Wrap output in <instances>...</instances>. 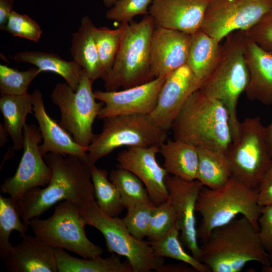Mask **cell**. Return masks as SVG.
Segmentation results:
<instances>
[{
	"label": "cell",
	"mask_w": 272,
	"mask_h": 272,
	"mask_svg": "<svg viewBox=\"0 0 272 272\" xmlns=\"http://www.w3.org/2000/svg\"><path fill=\"white\" fill-rule=\"evenodd\" d=\"M244 33L260 47L272 53V9Z\"/></svg>",
	"instance_id": "ab89813d"
},
{
	"label": "cell",
	"mask_w": 272,
	"mask_h": 272,
	"mask_svg": "<svg viewBox=\"0 0 272 272\" xmlns=\"http://www.w3.org/2000/svg\"><path fill=\"white\" fill-rule=\"evenodd\" d=\"M243 52L249 74L245 90L251 101L272 104V53L267 51L244 33Z\"/></svg>",
	"instance_id": "44dd1931"
},
{
	"label": "cell",
	"mask_w": 272,
	"mask_h": 272,
	"mask_svg": "<svg viewBox=\"0 0 272 272\" xmlns=\"http://www.w3.org/2000/svg\"><path fill=\"white\" fill-rule=\"evenodd\" d=\"M108 172L92 165L91 178L96 203L106 215L117 217L124 208L120 194L115 184L108 178Z\"/></svg>",
	"instance_id": "4dcf8cb0"
},
{
	"label": "cell",
	"mask_w": 272,
	"mask_h": 272,
	"mask_svg": "<svg viewBox=\"0 0 272 272\" xmlns=\"http://www.w3.org/2000/svg\"><path fill=\"white\" fill-rule=\"evenodd\" d=\"M164 158L163 167L168 174L192 180L196 179L198 162L197 148L185 142L168 140L159 147Z\"/></svg>",
	"instance_id": "cb8c5ba5"
},
{
	"label": "cell",
	"mask_w": 272,
	"mask_h": 272,
	"mask_svg": "<svg viewBox=\"0 0 272 272\" xmlns=\"http://www.w3.org/2000/svg\"><path fill=\"white\" fill-rule=\"evenodd\" d=\"M79 209L87 225L94 227L104 236L107 250L124 256L133 272L161 271L164 266V258L154 254L149 242L132 236L122 218L104 214L99 208L95 197L86 200Z\"/></svg>",
	"instance_id": "ba28073f"
},
{
	"label": "cell",
	"mask_w": 272,
	"mask_h": 272,
	"mask_svg": "<svg viewBox=\"0 0 272 272\" xmlns=\"http://www.w3.org/2000/svg\"><path fill=\"white\" fill-rule=\"evenodd\" d=\"M153 202L140 203L127 208L122 218L128 232L134 237L143 240L148 236L151 220L156 209Z\"/></svg>",
	"instance_id": "d590c367"
},
{
	"label": "cell",
	"mask_w": 272,
	"mask_h": 272,
	"mask_svg": "<svg viewBox=\"0 0 272 272\" xmlns=\"http://www.w3.org/2000/svg\"><path fill=\"white\" fill-rule=\"evenodd\" d=\"M4 260L9 272H57L54 248L34 235H25Z\"/></svg>",
	"instance_id": "7402d4cb"
},
{
	"label": "cell",
	"mask_w": 272,
	"mask_h": 272,
	"mask_svg": "<svg viewBox=\"0 0 272 272\" xmlns=\"http://www.w3.org/2000/svg\"><path fill=\"white\" fill-rule=\"evenodd\" d=\"M175 210L169 200L157 205L151 220L148 238L149 241L157 240L164 236L176 224Z\"/></svg>",
	"instance_id": "8d00e7d4"
},
{
	"label": "cell",
	"mask_w": 272,
	"mask_h": 272,
	"mask_svg": "<svg viewBox=\"0 0 272 272\" xmlns=\"http://www.w3.org/2000/svg\"><path fill=\"white\" fill-rule=\"evenodd\" d=\"M125 23L114 29L96 27L94 38L104 79L111 70L118 51Z\"/></svg>",
	"instance_id": "836d02e7"
},
{
	"label": "cell",
	"mask_w": 272,
	"mask_h": 272,
	"mask_svg": "<svg viewBox=\"0 0 272 272\" xmlns=\"http://www.w3.org/2000/svg\"><path fill=\"white\" fill-rule=\"evenodd\" d=\"M42 140L38 127L32 124L25 125L23 155L15 174L5 179L1 185V192L18 201L30 189L49 183L51 170L40 151Z\"/></svg>",
	"instance_id": "4fadbf2b"
},
{
	"label": "cell",
	"mask_w": 272,
	"mask_h": 272,
	"mask_svg": "<svg viewBox=\"0 0 272 272\" xmlns=\"http://www.w3.org/2000/svg\"><path fill=\"white\" fill-rule=\"evenodd\" d=\"M57 272H133L126 260L122 262L115 253L106 258L74 257L63 249L54 248Z\"/></svg>",
	"instance_id": "83f0119b"
},
{
	"label": "cell",
	"mask_w": 272,
	"mask_h": 272,
	"mask_svg": "<svg viewBox=\"0 0 272 272\" xmlns=\"http://www.w3.org/2000/svg\"><path fill=\"white\" fill-rule=\"evenodd\" d=\"M190 35L156 26L150 46L151 73L154 78L165 77L186 64Z\"/></svg>",
	"instance_id": "ac0fdd59"
},
{
	"label": "cell",
	"mask_w": 272,
	"mask_h": 272,
	"mask_svg": "<svg viewBox=\"0 0 272 272\" xmlns=\"http://www.w3.org/2000/svg\"><path fill=\"white\" fill-rule=\"evenodd\" d=\"M93 83L83 71L76 90L66 82L58 83L50 94L52 102L60 110V124L79 145L87 148L95 135L94 121L104 105L96 101Z\"/></svg>",
	"instance_id": "8fae6325"
},
{
	"label": "cell",
	"mask_w": 272,
	"mask_h": 272,
	"mask_svg": "<svg viewBox=\"0 0 272 272\" xmlns=\"http://www.w3.org/2000/svg\"><path fill=\"white\" fill-rule=\"evenodd\" d=\"M257 189L259 205L262 207L272 204V165L263 175Z\"/></svg>",
	"instance_id": "b9f144b4"
},
{
	"label": "cell",
	"mask_w": 272,
	"mask_h": 272,
	"mask_svg": "<svg viewBox=\"0 0 272 272\" xmlns=\"http://www.w3.org/2000/svg\"><path fill=\"white\" fill-rule=\"evenodd\" d=\"M179 229L176 224L159 239L149 241L154 254L158 257L183 262L199 272H210L205 264L184 250L179 239Z\"/></svg>",
	"instance_id": "1f68e13d"
},
{
	"label": "cell",
	"mask_w": 272,
	"mask_h": 272,
	"mask_svg": "<svg viewBox=\"0 0 272 272\" xmlns=\"http://www.w3.org/2000/svg\"><path fill=\"white\" fill-rule=\"evenodd\" d=\"M257 191L233 175L219 188L204 186L196 205V212L201 216L197 229L198 239L206 240L213 229L228 223L238 215L246 218L258 231L262 207L258 203Z\"/></svg>",
	"instance_id": "277c9868"
},
{
	"label": "cell",
	"mask_w": 272,
	"mask_h": 272,
	"mask_svg": "<svg viewBox=\"0 0 272 272\" xmlns=\"http://www.w3.org/2000/svg\"><path fill=\"white\" fill-rule=\"evenodd\" d=\"M34 235L54 248L72 251L85 258L101 256L103 250L91 242L85 232L86 222L79 208L64 200L55 206L51 216L28 221Z\"/></svg>",
	"instance_id": "9c48e42d"
},
{
	"label": "cell",
	"mask_w": 272,
	"mask_h": 272,
	"mask_svg": "<svg viewBox=\"0 0 272 272\" xmlns=\"http://www.w3.org/2000/svg\"><path fill=\"white\" fill-rule=\"evenodd\" d=\"M271 9L272 0H210L200 29L221 42L250 28Z\"/></svg>",
	"instance_id": "7c38bea8"
},
{
	"label": "cell",
	"mask_w": 272,
	"mask_h": 272,
	"mask_svg": "<svg viewBox=\"0 0 272 272\" xmlns=\"http://www.w3.org/2000/svg\"><path fill=\"white\" fill-rule=\"evenodd\" d=\"M96 27L88 16L83 17L78 31L72 35L71 47L73 60L93 82L104 78L94 38Z\"/></svg>",
	"instance_id": "603a6c76"
},
{
	"label": "cell",
	"mask_w": 272,
	"mask_h": 272,
	"mask_svg": "<svg viewBox=\"0 0 272 272\" xmlns=\"http://www.w3.org/2000/svg\"><path fill=\"white\" fill-rule=\"evenodd\" d=\"M13 0H0V29L6 30L9 19L14 11Z\"/></svg>",
	"instance_id": "7bdbcfd3"
},
{
	"label": "cell",
	"mask_w": 272,
	"mask_h": 272,
	"mask_svg": "<svg viewBox=\"0 0 272 272\" xmlns=\"http://www.w3.org/2000/svg\"><path fill=\"white\" fill-rule=\"evenodd\" d=\"M261 271L272 272V265H262Z\"/></svg>",
	"instance_id": "7dc6e473"
},
{
	"label": "cell",
	"mask_w": 272,
	"mask_h": 272,
	"mask_svg": "<svg viewBox=\"0 0 272 272\" xmlns=\"http://www.w3.org/2000/svg\"><path fill=\"white\" fill-rule=\"evenodd\" d=\"M202 242L199 260L212 272H239L251 261L270 265L258 231L244 216L215 228Z\"/></svg>",
	"instance_id": "7a4b0ae2"
},
{
	"label": "cell",
	"mask_w": 272,
	"mask_h": 272,
	"mask_svg": "<svg viewBox=\"0 0 272 272\" xmlns=\"http://www.w3.org/2000/svg\"><path fill=\"white\" fill-rule=\"evenodd\" d=\"M153 0H117L107 11V19L130 23L136 16L148 15Z\"/></svg>",
	"instance_id": "74e56055"
},
{
	"label": "cell",
	"mask_w": 272,
	"mask_h": 272,
	"mask_svg": "<svg viewBox=\"0 0 272 272\" xmlns=\"http://www.w3.org/2000/svg\"><path fill=\"white\" fill-rule=\"evenodd\" d=\"M171 129L175 140L225 153L232 139L227 108L199 89L187 99Z\"/></svg>",
	"instance_id": "3957f363"
},
{
	"label": "cell",
	"mask_w": 272,
	"mask_h": 272,
	"mask_svg": "<svg viewBox=\"0 0 272 272\" xmlns=\"http://www.w3.org/2000/svg\"><path fill=\"white\" fill-rule=\"evenodd\" d=\"M225 38L218 62L210 75L201 82L199 90L225 105L233 139L238 133L240 124L238 102L247 88L249 74L243 52L244 31L231 33Z\"/></svg>",
	"instance_id": "5b68a950"
},
{
	"label": "cell",
	"mask_w": 272,
	"mask_h": 272,
	"mask_svg": "<svg viewBox=\"0 0 272 272\" xmlns=\"http://www.w3.org/2000/svg\"><path fill=\"white\" fill-rule=\"evenodd\" d=\"M220 43L201 29L190 35L186 64L201 82L218 62L221 50Z\"/></svg>",
	"instance_id": "484cf974"
},
{
	"label": "cell",
	"mask_w": 272,
	"mask_h": 272,
	"mask_svg": "<svg viewBox=\"0 0 272 272\" xmlns=\"http://www.w3.org/2000/svg\"><path fill=\"white\" fill-rule=\"evenodd\" d=\"M109 179L117 188L124 208L153 202L142 181L132 172L118 167L110 171Z\"/></svg>",
	"instance_id": "d6a6232c"
},
{
	"label": "cell",
	"mask_w": 272,
	"mask_h": 272,
	"mask_svg": "<svg viewBox=\"0 0 272 272\" xmlns=\"http://www.w3.org/2000/svg\"><path fill=\"white\" fill-rule=\"evenodd\" d=\"M41 72L37 67L20 71L1 64V95H20L27 93V90L30 83Z\"/></svg>",
	"instance_id": "e575fe53"
},
{
	"label": "cell",
	"mask_w": 272,
	"mask_h": 272,
	"mask_svg": "<svg viewBox=\"0 0 272 272\" xmlns=\"http://www.w3.org/2000/svg\"><path fill=\"white\" fill-rule=\"evenodd\" d=\"M167 76L120 91L96 90L97 100L103 102L98 118L127 114H150L154 110Z\"/></svg>",
	"instance_id": "9a60e30c"
},
{
	"label": "cell",
	"mask_w": 272,
	"mask_h": 272,
	"mask_svg": "<svg viewBox=\"0 0 272 272\" xmlns=\"http://www.w3.org/2000/svg\"><path fill=\"white\" fill-rule=\"evenodd\" d=\"M6 31L15 37L37 42L42 35L39 24L26 15L14 11L7 23Z\"/></svg>",
	"instance_id": "f35d334b"
},
{
	"label": "cell",
	"mask_w": 272,
	"mask_h": 272,
	"mask_svg": "<svg viewBox=\"0 0 272 272\" xmlns=\"http://www.w3.org/2000/svg\"><path fill=\"white\" fill-rule=\"evenodd\" d=\"M44 158L51 170L49 183L44 188L30 189L17 201L22 219L27 223L59 201H69L80 208L86 200L95 197L92 165L73 156L50 153Z\"/></svg>",
	"instance_id": "6da1fadb"
},
{
	"label": "cell",
	"mask_w": 272,
	"mask_h": 272,
	"mask_svg": "<svg viewBox=\"0 0 272 272\" xmlns=\"http://www.w3.org/2000/svg\"><path fill=\"white\" fill-rule=\"evenodd\" d=\"M258 226L259 239L265 249L268 252L272 249V204L262 206Z\"/></svg>",
	"instance_id": "60d3db41"
},
{
	"label": "cell",
	"mask_w": 272,
	"mask_h": 272,
	"mask_svg": "<svg viewBox=\"0 0 272 272\" xmlns=\"http://www.w3.org/2000/svg\"><path fill=\"white\" fill-rule=\"evenodd\" d=\"M103 120L101 131L88 147L91 165L120 147L160 146L167 138L168 131L158 126L150 114L120 115Z\"/></svg>",
	"instance_id": "52a82bcc"
},
{
	"label": "cell",
	"mask_w": 272,
	"mask_h": 272,
	"mask_svg": "<svg viewBox=\"0 0 272 272\" xmlns=\"http://www.w3.org/2000/svg\"><path fill=\"white\" fill-rule=\"evenodd\" d=\"M117 0H102L105 6L107 8H111Z\"/></svg>",
	"instance_id": "bcb514c9"
},
{
	"label": "cell",
	"mask_w": 272,
	"mask_h": 272,
	"mask_svg": "<svg viewBox=\"0 0 272 272\" xmlns=\"http://www.w3.org/2000/svg\"><path fill=\"white\" fill-rule=\"evenodd\" d=\"M201 84L186 64L169 74L150 114L154 122L168 131L187 99Z\"/></svg>",
	"instance_id": "2e32d148"
},
{
	"label": "cell",
	"mask_w": 272,
	"mask_h": 272,
	"mask_svg": "<svg viewBox=\"0 0 272 272\" xmlns=\"http://www.w3.org/2000/svg\"><path fill=\"white\" fill-rule=\"evenodd\" d=\"M265 139L268 150L272 157V121L266 127Z\"/></svg>",
	"instance_id": "ee69618b"
},
{
	"label": "cell",
	"mask_w": 272,
	"mask_h": 272,
	"mask_svg": "<svg viewBox=\"0 0 272 272\" xmlns=\"http://www.w3.org/2000/svg\"><path fill=\"white\" fill-rule=\"evenodd\" d=\"M168 200L173 206L177 216L176 225L182 241L191 254L199 260L195 213L199 194L203 184L198 180H187L173 175L166 176Z\"/></svg>",
	"instance_id": "5bb4252c"
},
{
	"label": "cell",
	"mask_w": 272,
	"mask_h": 272,
	"mask_svg": "<svg viewBox=\"0 0 272 272\" xmlns=\"http://www.w3.org/2000/svg\"><path fill=\"white\" fill-rule=\"evenodd\" d=\"M21 219L17 201L11 197L1 195L0 256L3 260L7 257L14 247L10 241L12 231L18 232L21 238L27 234L30 226Z\"/></svg>",
	"instance_id": "f546056e"
},
{
	"label": "cell",
	"mask_w": 272,
	"mask_h": 272,
	"mask_svg": "<svg viewBox=\"0 0 272 272\" xmlns=\"http://www.w3.org/2000/svg\"><path fill=\"white\" fill-rule=\"evenodd\" d=\"M33 113L43 142L40 151L43 157L48 153L73 156L87 162V149L79 145L72 135L47 113L43 96L37 89L33 93Z\"/></svg>",
	"instance_id": "ffe728a7"
},
{
	"label": "cell",
	"mask_w": 272,
	"mask_h": 272,
	"mask_svg": "<svg viewBox=\"0 0 272 272\" xmlns=\"http://www.w3.org/2000/svg\"><path fill=\"white\" fill-rule=\"evenodd\" d=\"M265 129L259 116L246 118L240 122L238 133L226 152L232 175L254 189L258 188L263 175L272 165Z\"/></svg>",
	"instance_id": "30bf717a"
},
{
	"label": "cell",
	"mask_w": 272,
	"mask_h": 272,
	"mask_svg": "<svg viewBox=\"0 0 272 272\" xmlns=\"http://www.w3.org/2000/svg\"><path fill=\"white\" fill-rule=\"evenodd\" d=\"M210 0H153L149 14L155 26L191 35L200 29Z\"/></svg>",
	"instance_id": "d6986e66"
},
{
	"label": "cell",
	"mask_w": 272,
	"mask_h": 272,
	"mask_svg": "<svg viewBox=\"0 0 272 272\" xmlns=\"http://www.w3.org/2000/svg\"><path fill=\"white\" fill-rule=\"evenodd\" d=\"M270 265H272V249L268 252Z\"/></svg>",
	"instance_id": "c3c4849f"
},
{
	"label": "cell",
	"mask_w": 272,
	"mask_h": 272,
	"mask_svg": "<svg viewBox=\"0 0 272 272\" xmlns=\"http://www.w3.org/2000/svg\"><path fill=\"white\" fill-rule=\"evenodd\" d=\"M9 135L7 130H6L4 125L2 124H0V145L1 147H4L7 142V137Z\"/></svg>",
	"instance_id": "f6af8a7d"
},
{
	"label": "cell",
	"mask_w": 272,
	"mask_h": 272,
	"mask_svg": "<svg viewBox=\"0 0 272 272\" xmlns=\"http://www.w3.org/2000/svg\"><path fill=\"white\" fill-rule=\"evenodd\" d=\"M160 146L133 147L120 152L117 167L128 170L143 183L152 202L156 205L168 200L165 180L168 175L158 163L156 156Z\"/></svg>",
	"instance_id": "e0dca14e"
},
{
	"label": "cell",
	"mask_w": 272,
	"mask_h": 272,
	"mask_svg": "<svg viewBox=\"0 0 272 272\" xmlns=\"http://www.w3.org/2000/svg\"><path fill=\"white\" fill-rule=\"evenodd\" d=\"M155 24L150 15L138 22L125 23L112 67L103 81L106 91L131 88L154 78L151 73V40Z\"/></svg>",
	"instance_id": "8992f818"
},
{
	"label": "cell",
	"mask_w": 272,
	"mask_h": 272,
	"mask_svg": "<svg viewBox=\"0 0 272 272\" xmlns=\"http://www.w3.org/2000/svg\"><path fill=\"white\" fill-rule=\"evenodd\" d=\"M198 162L196 179L210 188H219L232 176L231 167L223 151L198 147Z\"/></svg>",
	"instance_id": "f1b7e54d"
},
{
	"label": "cell",
	"mask_w": 272,
	"mask_h": 272,
	"mask_svg": "<svg viewBox=\"0 0 272 272\" xmlns=\"http://www.w3.org/2000/svg\"><path fill=\"white\" fill-rule=\"evenodd\" d=\"M0 110L4 127L13 142V148L15 150L21 149L23 148L26 118L29 114L33 113L32 94L1 95Z\"/></svg>",
	"instance_id": "d4e9b609"
},
{
	"label": "cell",
	"mask_w": 272,
	"mask_h": 272,
	"mask_svg": "<svg viewBox=\"0 0 272 272\" xmlns=\"http://www.w3.org/2000/svg\"><path fill=\"white\" fill-rule=\"evenodd\" d=\"M13 59L17 62L32 64L41 72H50L59 75L74 90L79 86L83 72L81 66L74 60H66L54 53L20 51L14 55Z\"/></svg>",
	"instance_id": "4316f807"
}]
</instances>
